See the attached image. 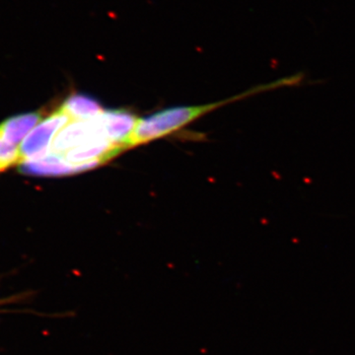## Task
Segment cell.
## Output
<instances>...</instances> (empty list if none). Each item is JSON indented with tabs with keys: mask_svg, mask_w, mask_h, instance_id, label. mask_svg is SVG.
Wrapping results in <instances>:
<instances>
[{
	"mask_svg": "<svg viewBox=\"0 0 355 355\" xmlns=\"http://www.w3.org/2000/svg\"><path fill=\"white\" fill-rule=\"evenodd\" d=\"M282 87L279 80L272 81L270 83L263 84V85L256 86V87L250 89L247 92L243 94L235 96L230 99L225 100L223 102L214 103V104L203 105V106L195 107H174L171 109L163 110L147 116V118L140 119L137 121V125L130 139H128L125 146L127 149L130 147L139 146V144H146L159 137L169 135L175 130H179L184 125H188L191 121L202 116V114L212 111V110L218 108L222 105L227 104L228 102H234L236 100L244 99V98L259 94V93L266 92V91L275 90Z\"/></svg>",
	"mask_w": 355,
	"mask_h": 355,
	"instance_id": "obj_1",
	"label": "cell"
},
{
	"mask_svg": "<svg viewBox=\"0 0 355 355\" xmlns=\"http://www.w3.org/2000/svg\"><path fill=\"white\" fill-rule=\"evenodd\" d=\"M41 118L39 112H30L6 119L0 123V139L17 146L38 125Z\"/></svg>",
	"mask_w": 355,
	"mask_h": 355,
	"instance_id": "obj_6",
	"label": "cell"
},
{
	"mask_svg": "<svg viewBox=\"0 0 355 355\" xmlns=\"http://www.w3.org/2000/svg\"><path fill=\"white\" fill-rule=\"evenodd\" d=\"M70 121L69 116L60 109L40 121L19 147L21 162L42 157L50 153L55 135Z\"/></svg>",
	"mask_w": 355,
	"mask_h": 355,
	"instance_id": "obj_2",
	"label": "cell"
},
{
	"mask_svg": "<svg viewBox=\"0 0 355 355\" xmlns=\"http://www.w3.org/2000/svg\"><path fill=\"white\" fill-rule=\"evenodd\" d=\"M106 139L114 146L127 149L125 144L137 123V116L125 110H109L96 116Z\"/></svg>",
	"mask_w": 355,
	"mask_h": 355,
	"instance_id": "obj_4",
	"label": "cell"
},
{
	"mask_svg": "<svg viewBox=\"0 0 355 355\" xmlns=\"http://www.w3.org/2000/svg\"><path fill=\"white\" fill-rule=\"evenodd\" d=\"M60 110L69 116L71 121H87L102 113L99 102L92 96L73 93L62 103Z\"/></svg>",
	"mask_w": 355,
	"mask_h": 355,
	"instance_id": "obj_7",
	"label": "cell"
},
{
	"mask_svg": "<svg viewBox=\"0 0 355 355\" xmlns=\"http://www.w3.org/2000/svg\"><path fill=\"white\" fill-rule=\"evenodd\" d=\"M96 139H106L96 118L87 121H71L55 135L51 151L64 154L89 140Z\"/></svg>",
	"mask_w": 355,
	"mask_h": 355,
	"instance_id": "obj_3",
	"label": "cell"
},
{
	"mask_svg": "<svg viewBox=\"0 0 355 355\" xmlns=\"http://www.w3.org/2000/svg\"><path fill=\"white\" fill-rule=\"evenodd\" d=\"M20 149L13 144L0 139V173L6 171L11 166L20 164Z\"/></svg>",
	"mask_w": 355,
	"mask_h": 355,
	"instance_id": "obj_8",
	"label": "cell"
},
{
	"mask_svg": "<svg viewBox=\"0 0 355 355\" xmlns=\"http://www.w3.org/2000/svg\"><path fill=\"white\" fill-rule=\"evenodd\" d=\"M20 169L24 174L44 177L64 176L81 172L78 167L67 162L64 154L53 151L42 157L23 161L20 163Z\"/></svg>",
	"mask_w": 355,
	"mask_h": 355,
	"instance_id": "obj_5",
	"label": "cell"
}]
</instances>
